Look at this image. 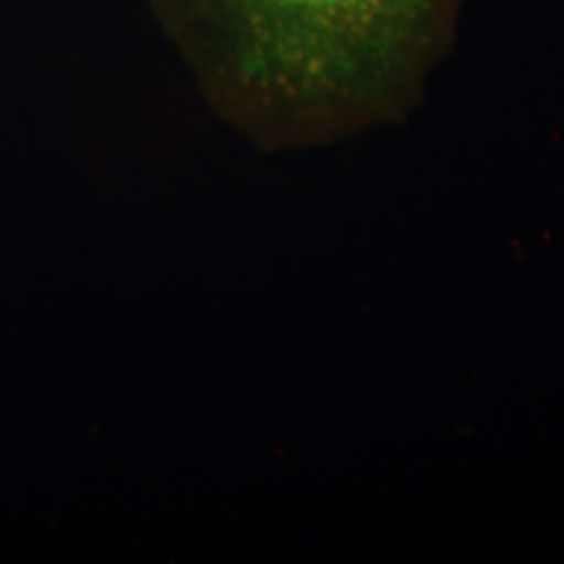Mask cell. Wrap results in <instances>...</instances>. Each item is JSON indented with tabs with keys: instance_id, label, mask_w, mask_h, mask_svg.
<instances>
[{
	"instance_id": "6da1fadb",
	"label": "cell",
	"mask_w": 564,
	"mask_h": 564,
	"mask_svg": "<svg viewBox=\"0 0 564 564\" xmlns=\"http://www.w3.org/2000/svg\"><path fill=\"white\" fill-rule=\"evenodd\" d=\"M216 113L262 151L405 120L468 0H144Z\"/></svg>"
}]
</instances>
